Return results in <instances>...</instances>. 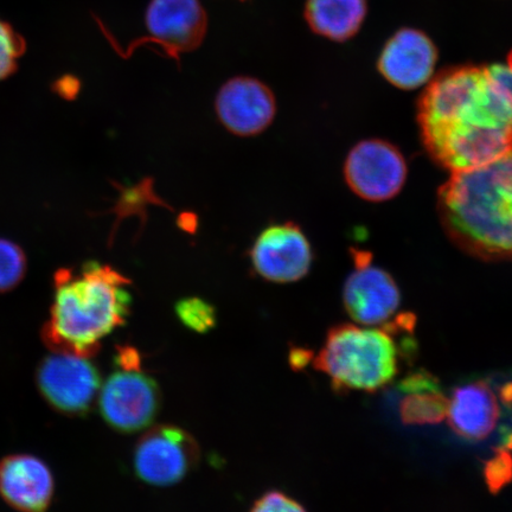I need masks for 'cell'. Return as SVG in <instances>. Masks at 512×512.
Listing matches in <instances>:
<instances>
[{"label":"cell","instance_id":"cell-19","mask_svg":"<svg viewBox=\"0 0 512 512\" xmlns=\"http://www.w3.org/2000/svg\"><path fill=\"white\" fill-rule=\"evenodd\" d=\"M179 320L195 332H208L216 325V311L209 303L200 298H187L175 307Z\"/></svg>","mask_w":512,"mask_h":512},{"label":"cell","instance_id":"cell-3","mask_svg":"<svg viewBox=\"0 0 512 512\" xmlns=\"http://www.w3.org/2000/svg\"><path fill=\"white\" fill-rule=\"evenodd\" d=\"M130 284L125 275L96 261L87 262L79 271H57L50 317L42 329L44 344L53 352L94 357L102 339L130 316Z\"/></svg>","mask_w":512,"mask_h":512},{"label":"cell","instance_id":"cell-7","mask_svg":"<svg viewBox=\"0 0 512 512\" xmlns=\"http://www.w3.org/2000/svg\"><path fill=\"white\" fill-rule=\"evenodd\" d=\"M408 175L406 158L398 147L368 139L352 147L344 163V178L354 194L381 203L398 196Z\"/></svg>","mask_w":512,"mask_h":512},{"label":"cell","instance_id":"cell-22","mask_svg":"<svg viewBox=\"0 0 512 512\" xmlns=\"http://www.w3.org/2000/svg\"><path fill=\"white\" fill-rule=\"evenodd\" d=\"M252 511H305V508L299 502L294 501L293 498L283 494V492L270 491L254 502Z\"/></svg>","mask_w":512,"mask_h":512},{"label":"cell","instance_id":"cell-20","mask_svg":"<svg viewBox=\"0 0 512 512\" xmlns=\"http://www.w3.org/2000/svg\"><path fill=\"white\" fill-rule=\"evenodd\" d=\"M24 50L23 38L9 23L0 19V81L15 73Z\"/></svg>","mask_w":512,"mask_h":512},{"label":"cell","instance_id":"cell-17","mask_svg":"<svg viewBox=\"0 0 512 512\" xmlns=\"http://www.w3.org/2000/svg\"><path fill=\"white\" fill-rule=\"evenodd\" d=\"M448 399L439 388L407 392L400 402V418L405 425H435L446 418Z\"/></svg>","mask_w":512,"mask_h":512},{"label":"cell","instance_id":"cell-9","mask_svg":"<svg viewBox=\"0 0 512 512\" xmlns=\"http://www.w3.org/2000/svg\"><path fill=\"white\" fill-rule=\"evenodd\" d=\"M38 389L49 405L70 416L85 415L99 396V370L87 357L53 352L37 370Z\"/></svg>","mask_w":512,"mask_h":512},{"label":"cell","instance_id":"cell-14","mask_svg":"<svg viewBox=\"0 0 512 512\" xmlns=\"http://www.w3.org/2000/svg\"><path fill=\"white\" fill-rule=\"evenodd\" d=\"M55 482L48 465L31 454H12L0 460V496L22 511L47 510Z\"/></svg>","mask_w":512,"mask_h":512},{"label":"cell","instance_id":"cell-6","mask_svg":"<svg viewBox=\"0 0 512 512\" xmlns=\"http://www.w3.org/2000/svg\"><path fill=\"white\" fill-rule=\"evenodd\" d=\"M99 409L113 430L137 433L149 427L160 409L162 394L143 368H120L100 389Z\"/></svg>","mask_w":512,"mask_h":512},{"label":"cell","instance_id":"cell-11","mask_svg":"<svg viewBox=\"0 0 512 512\" xmlns=\"http://www.w3.org/2000/svg\"><path fill=\"white\" fill-rule=\"evenodd\" d=\"M355 271L343 288L345 310L364 326L386 325L401 304V293L392 275L371 264L370 255H356Z\"/></svg>","mask_w":512,"mask_h":512},{"label":"cell","instance_id":"cell-16","mask_svg":"<svg viewBox=\"0 0 512 512\" xmlns=\"http://www.w3.org/2000/svg\"><path fill=\"white\" fill-rule=\"evenodd\" d=\"M368 14V0H306L307 25L318 36L334 42L349 41L361 30Z\"/></svg>","mask_w":512,"mask_h":512},{"label":"cell","instance_id":"cell-21","mask_svg":"<svg viewBox=\"0 0 512 512\" xmlns=\"http://www.w3.org/2000/svg\"><path fill=\"white\" fill-rule=\"evenodd\" d=\"M484 478L491 494H498L512 483V456L507 447L497 448L494 457L486 462Z\"/></svg>","mask_w":512,"mask_h":512},{"label":"cell","instance_id":"cell-4","mask_svg":"<svg viewBox=\"0 0 512 512\" xmlns=\"http://www.w3.org/2000/svg\"><path fill=\"white\" fill-rule=\"evenodd\" d=\"M313 366L329 376L338 393H374L399 373V349L384 329L336 325L328 332Z\"/></svg>","mask_w":512,"mask_h":512},{"label":"cell","instance_id":"cell-13","mask_svg":"<svg viewBox=\"0 0 512 512\" xmlns=\"http://www.w3.org/2000/svg\"><path fill=\"white\" fill-rule=\"evenodd\" d=\"M438 57L437 46L426 32L402 28L384 44L377 67L390 85L415 91L434 79Z\"/></svg>","mask_w":512,"mask_h":512},{"label":"cell","instance_id":"cell-15","mask_svg":"<svg viewBox=\"0 0 512 512\" xmlns=\"http://www.w3.org/2000/svg\"><path fill=\"white\" fill-rule=\"evenodd\" d=\"M499 405L488 383L476 381L454 390L448 400L447 421L452 431L467 440H483L495 430Z\"/></svg>","mask_w":512,"mask_h":512},{"label":"cell","instance_id":"cell-5","mask_svg":"<svg viewBox=\"0 0 512 512\" xmlns=\"http://www.w3.org/2000/svg\"><path fill=\"white\" fill-rule=\"evenodd\" d=\"M147 36L133 41L120 55L130 57L146 44H156L181 64L179 56L200 48L208 30V16L200 0H151L145 15Z\"/></svg>","mask_w":512,"mask_h":512},{"label":"cell","instance_id":"cell-8","mask_svg":"<svg viewBox=\"0 0 512 512\" xmlns=\"http://www.w3.org/2000/svg\"><path fill=\"white\" fill-rule=\"evenodd\" d=\"M200 446L181 427L162 425L151 428L139 439L134 450V471L142 482L153 486L175 485L195 469Z\"/></svg>","mask_w":512,"mask_h":512},{"label":"cell","instance_id":"cell-12","mask_svg":"<svg viewBox=\"0 0 512 512\" xmlns=\"http://www.w3.org/2000/svg\"><path fill=\"white\" fill-rule=\"evenodd\" d=\"M215 111L226 130L239 137H255L267 130L277 114L272 89L251 76H236L221 87Z\"/></svg>","mask_w":512,"mask_h":512},{"label":"cell","instance_id":"cell-10","mask_svg":"<svg viewBox=\"0 0 512 512\" xmlns=\"http://www.w3.org/2000/svg\"><path fill=\"white\" fill-rule=\"evenodd\" d=\"M256 274L271 283H294L310 272L313 252L309 239L294 222L262 230L249 251Z\"/></svg>","mask_w":512,"mask_h":512},{"label":"cell","instance_id":"cell-24","mask_svg":"<svg viewBox=\"0 0 512 512\" xmlns=\"http://www.w3.org/2000/svg\"><path fill=\"white\" fill-rule=\"evenodd\" d=\"M80 85L78 80L74 78H64L57 82V92L60 95L64 96V98L70 99L73 95L78 94Z\"/></svg>","mask_w":512,"mask_h":512},{"label":"cell","instance_id":"cell-1","mask_svg":"<svg viewBox=\"0 0 512 512\" xmlns=\"http://www.w3.org/2000/svg\"><path fill=\"white\" fill-rule=\"evenodd\" d=\"M418 120L428 153L451 172L512 149V51L504 62L434 76L420 98Z\"/></svg>","mask_w":512,"mask_h":512},{"label":"cell","instance_id":"cell-23","mask_svg":"<svg viewBox=\"0 0 512 512\" xmlns=\"http://www.w3.org/2000/svg\"><path fill=\"white\" fill-rule=\"evenodd\" d=\"M313 361V354L309 350L294 349L290 355V363L293 369L299 370L307 366V364Z\"/></svg>","mask_w":512,"mask_h":512},{"label":"cell","instance_id":"cell-18","mask_svg":"<svg viewBox=\"0 0 512 512\" xmlns=\"http://www.w3.org/2000/svg\"><path fill=\"white\" fill-rule=\"evenodd\" d=\"M27 273V258L16 243L0 239V293L14 290Z\"/></svg>","mask_w":512,"mask_h":512},{"label":"cell","instance_id":"cell-25","mask_svg":"<svg viewBox=\"0 0 512 512\" xmlns=\"http://www.w3.org/2000/svg\"><path fill=\"white\" fill-rule=\"evenodd\" d=\"M505 447H507L508 450H512V433L507 438V443H505Z\"/></svg>","mask_w":512,"mask_h":512},{"label":"cell","instance_id":"cell-2","mask_svg":"<svg viewBox=\"0 0 512 512\" xmlns=\"http://www.w3.org/2000/svg\"><path fill=\"white\" fill-rule=\"evenodd\" d=\"M438 211L448 238L485 261L512 259V149L475 168L452 172Z\"/></svg>","mask_w":512,"mask_h":512}]
</instances>
